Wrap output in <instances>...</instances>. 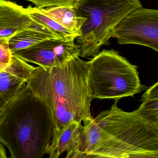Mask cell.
Returning a JSON list of instances; mask_svg holds the SVG:
<instances>
[{
	"label": "cell",
	"instance_id": "7c38bea8",
	"mask_svg": "<svg viewBox=\"0 0 158 158\" xmlns=\"http://www.w3.org/2000/svg\"><path fill=\"white\" fill-rule=\"evenodd\" d=\"M32 21L46 27L56 39L64 40H75L78 36L68 31L53 19L43 13L40 9L29 6L25 8Z\"/></svg>",
	"mask_w": 158,
	"mask_h": 158
},
{
	"label": "cell",
	"instance_id": "ac0fdd59",
	"mask_svg": "<svg viewBox=\"0 0 158 158\" xmlns=\"http://www.w3.org/2000/svg\"><path fill=\"white\" fill-rule=\"evenodd\" d=\"M9 1L6 0H0V10L2 9L8 3Z\"/></svg>",
	"mask_w": 158,
	"mask_h": 158
},
{
	"label": "cell",
	"instance_id": "e0dca14e",
	"mask_svg": "<svg viewBox=\"0 0 158 158\" xmlns=\"http://www.w3.org/2000/svg\"><path fill=\"white\" fill-rule=\"evenodd\" d=\"M6 149L4 145L0 141V158H7Z\"/></svg>",
	"mask_w": 158,
	"mask_h": 158
},
{
	"label": "cell",
	"instance_id": "3957f363",
	"mask_svg": "<svg viewBox=\"0 0 158 158\" xmlns=\"http://www.w3.org/2000/svg\"><path fill=\"white\" fill-rule=\"evenodd\" d=\"M55 126L48 107L26 83L3 107L0 141L13 158H41L47 154Z\"/></svg>",
	"mask_w": 158,
	"mask_h": 158
},
{
	"label": "cell",
	"instance_id": "5b68a950",
	"mask_svg": "<svg viewBox=\"0 0 158 158\" xmlns=\"http://www.w3.org/2000/svg\"><path fill=\"white\" fill-rule=\"evenodd\" d=\"M138 67L114 50H103L88 61L87 77L90 98L113 99L133 97L146 88Z\"/></svg>",
	"mask_w": 158,
	"mask_h": 158
},
{
	"label": "cell",
	"instance_id": "2e32d148",
	"mask_svg": "<svg viewBox=\"0 0 158 158\" xmlns=\"http://www.w3.org/2000/svg\"><path fill=\"white\" fill-rule=\"evenodd\" d=\"M12 56L9 47V40L0 38V67L2 69L10 64Z\"/></svg>",
	"mask_w": 158,
	"mask_h": 158
},
{
	"label": "cell",
	"instance_id": "7a4b0ae2",
	"mask_svg": "<svg viewBox=\"0 0 158 158\" xmlns=\"http://www.w3.org/2000/svg\"><path fill=\"white\" fill-rule=\"evenodd\" d=\"M88 62L76 56L60 66L35 67L26 84L47 106L59 131L73 122L87 125L93 118L87 82Z\"/></svg>",
	"mask_w": 158,
	"mask_h": 158
},
{
	"label": "cell",
	"instance_id": "30bf717a",
	"mask_svg": "<svg viewBox=\"0 0 158 158\" xmlns=\"http://www.w3.org/2000/svg\"><path fill=\"white\" fill-rule=\"evenodd\" d=\"M32 22L25 8L8 1L0 10V38L10 39L15 34L27 28Z\"/></svg>",
	"mask_w": 158,
	"mask_h": 158
},
{
	"label": "cell",
	"instance_id": "ba28073f",
	"mask_svg": "<svg viewBox=\"0 0 158 158\" xmlns=\"http://www.w3.org/2000/svg\"><path fill=\"white\" fill-rule=\"evenodd\" d=\"M35 66L13 55L10 64L0 69V110L26 83Z\"/></svg>",
	"mask_w": 158,
	"mask_h": 158
},
{
	"label": "cell",
	"instance_id": "6da1fadb",
	"mask_svg": "<svg viewBox=\"0 0 158 158\" xmlns=\"http://www.w3.org/2000/svg\"><path fill=\"white\" fill-rule=\"evenodd\" d=\"M117 102L85 126L70 158H158V127L135 111L121 110Z\"/></svg>",
	"mask_w": 158,
	"mask_h": 158
},
{
	"label": "cell",
	"instance_id": "ffe728a7",
	"mask_svg": "<svg viewBox=\"0 0 158 158\" xmlns=\"http://www.w3.org/2000/svg\"><path fill=\"white\" fill-rule=\"evenodd\" d=\"M0 69H2V68L1 67H0Z\"/></svg>",
	"mask_w": 158,
	"mask_h": 158
},
{
	"label": "cell",
	"instance_id": "4fadbf2b",
	"mask_svg": "<svg viewBox=\"0 0 158 158\" xmlns=\"http://www.w3.org/2000/svg\"><path fill=\"white\" fill-rule=\"evenodd\" d=\"M142 103L136 113L147 122L158 127V82L150 87L141 98Z\"/></svg>",
	"mask_w": 158,
	"mask_h": 158
},
{
	"label": "cell",
	"instance_id": "9c48e42d",
	"mask_svg": "<svg viewBox=\"0 0 158 158\" xmlns=\"http://www.w3.org/2000/svg\"><path fill=\"white\" fill-rule=\"evenodd\" d=\"M85 126L81 123L73 122L59 131H54L53 138L47 154L49 158H58L67 152L70 158L77 150L83 135Z\"/></svg>",
	"mask_w": 158,
	"mask_h": 158
},
{
	"label": "cell",
	"instance_id": "8992f818",
	"mask_svg": "<svg viewBox=\"0 0 158 158\" xmlns=\"http://www.w3.org/2000/svg\"><path fill=\"white\" fill-rule=\"evenodd\" d=\"M112 37L121 45H141L158 52V10L141 7L132 11L114 27Z\"/></svg>",
	"mask_w": 158,
	"mask_h": 158
},
{
	"label": "cell",
	"instance_id": "52a82bcc",
	"mask_svg": "<svg viewBox=\"0 0 158 158\" xmlns=\"http://www.w3.org/2000/svg\"><path fill=\"white\" fill-rule=\"evenodd\" d=\"M74 40L49 39L15 52L13 55L44 68L60 66L80 55L79 46L75 44Z\"/></svg>",
	"mask_w": 158,
	"mask_h": 158
},
{
	"label": "cell",
	"instance_id": "8fae6325",
	"mask_svg": "<svg viewBox=\"0 0 158 158\" xmlns=\"http://www.w3.org/2000/svg\"><path fill=\"white\" fill-rule=\"evenodd\" d=\"M40 10L63 27L79 36L80 29L85 18L78 16L74 7L56 6Z\"/></svg>",
	"mask_w": 158,
	"mask_h": 158
},
{
	"label": "cell",
	"instance_id": "9a60e30c",
	"mask_svg": "<svg viewBox=\"0 0 158 158\" xmlns=\"http://www.w3.org/2000/svg\"><path fill=\"white\" fill-rule=\"evenodd\" d=\"M34 3L39 9L56 6L74 7L78 0H26Z\"/></svg>",
	"mask_w": 158,
	"mask_h": 158
},
{
	"label": "cell",
	"instance_id": "277c9868",
	"mask_svg": "<svg viewBox=\"0 0 158 158\" xmlns=\"http://www.w3.org/2000/svg\"><path fill=\"white\" fill-rule=\"evenodd\" d=\"M142 7L139 0H78L74 6L85 18L77 42L80 55L94 57L103 45H109L114 29L132 11Z\"/></svg>",
	"mask_w": 158,
	"mask_h": 158
},
{
	"label": "cell",
	"instance_id": "d6986e66",
	"mask_svg": "<svg viewBox=\"0 0 158 158\" xmlns=\"http://www.w3.org/2000/svg\"><path fill=\"white\" fill-rule=\"evenodd\" d=\"M1 110H0V114H1Z\"/></svg>",
	"mask_w": 158,
	"mask_h": 158
},
{
	"label": "cell",
	"instance_id": "5bb4252c",
	"mask_svg": "<svg viewBox=\"0 0 158 158\" xmlns=\"http://www.w3.org/2000/svg\"><path fill=\"white\" fill-rule=\"evenodd\" d=\"M52 38H53L47 34L28 27L10 37L9 40V47L12 53H13L42 40Z\"/></svg>",
	"mask_w": 158,
	"mask_h": 158
}]
</instances>
